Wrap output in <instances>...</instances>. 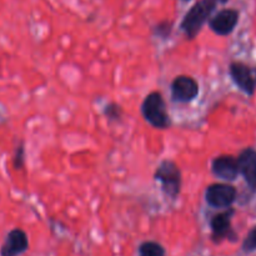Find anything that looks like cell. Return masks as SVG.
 <instances>
[{"mask_svg":"<svg viewBox=\"0 0 256 256\" xmlns=\"http://www.w3.org/2000/svg\"><path fill=\"white\" fill-rule=\"evenodd\" d=\"M216 5L218 2L215 0H198L188 10L180 22V29L182 30L186 39L194 40L199 35L202 26L212 19Z\"/></svg>","mask_w":256,"mask_h":256,"instance_id":"obj_1","label":"cell"},{"mask_svg":"<svg viewBox=\"0 0 256 256\" xmlns=\"http://www.w3.org/2000/svg\"><path fill=\"white\" fill-rule=\"evenodd\" d=\"M142 114L145 122L155 129L165 130L172 125V119L166 112V102L160 92H152L145 96L142 104Z\"/></svg>","mask_w":256,"mask_h":256,"instance_id":"obj_2","label":"cell"},{"mask_svg":"<svg viewBox=\"0 0 256 256\" xmlns=\"http://www.w3.org/2000/svg\"><path fill=\"white\" fill-rule=\"evenodd\" d=\"M154 179L160 184L162 192L170 199L175 200L182 192V170L172 160L165 159L160 162L154 174Z\"/></svg>","mask_w":256,"mask_h":256,"instance_id":"obj_3","label":"cell"},{"mask_svg":"<svg viewBox=\"0 0 256 256\" xmlns=\"http://www.w3.org/2000/svg\"><path fill=\"white\" fill-rule=\"evenodd\" d=\"M238 198L235 186L226 182L212 184L205 190V202L215 209H229Z\"/></svg>","mask_w":256,"mask_h":256,"instance_id":"obj_4","label":"cell"},{"mask_svg":"<svg viewBox=\"0 0 256 256\" xmlns=\"http://www.w3.org/2000/svg\"><path fill=\"white\" fill-rule=\"evenodd\" d=\"M235 214V210L232 208L224 210L222 212H218L210 220V228H212V240L215 244H220L224 240L229 242H236L238 235L234 232L232 225V219Z\"/></svg>","mask_w":256,"mask_h":256,"instance_id":"obj_5","label":"cell"},{"mask_svg":"<svg viewBox=\"0 0 256 256\" xmlns=\"http://www.w3.org/2000/svg\"><path fill=\"white\" fill-rule=\"evenodd\" d=\"M229 74L242 92L249 96L254 95L256 90V68L242 62H232L229 65Z\"/></svg>","mask_w":256,"mask_h":256,"instance_id":"obj_6","label":"cell"},{"mask_svg":"<svg viewBox=\"0 0 256 256\" xmlns=\"http://www.w3.org/2000/svg\"><path fill=\"white\" fill-rule=\"evenodd\" d=\"M199 95V84L188 75H179L172 82V99L175 102H190Z\"/></svg>","mask_w":256,"mask_h":256,"instance_id":"obj_7","label":"cell"},{"mask_svg":"<svg viewBox=\"0 0 256 256\" xmlns=\"http://www.w3.org/2000/svg\"><path fill=\"white\" fill-rule=\"evenodd\" d=\"M240 12L236 9H222L212 15L209 20V28L219 36L230 35L239 22Z\"/></svg>","mask_w":256,"mask_h":256,"instance_id":"obj_8","label":"cell"},{"mask_svg":"<svg viewBox=\"0 0 256 256\" xmlns=\"http://www.w3.org/2000/svg\"><path fill=\"white\" fill-rule=\"evenodd\" d=\"M212 172L218 179L234 182L240 175L238 159L232 155H219L212 162Z\"/></svg>","mask_w":256,"mask_h":256,"instance_id":"obj_9","label":"cell"},{"mask_svg":"<svg viewBox=\"0 0 256 256\" xmlns=\"http://www.w3.org/2000/svg\"><path fill=\"white\" fill-rule=\"evenodd\" d=\"M236 159L240 175H242L250 190L256 192V150L246 148L240 152Z\"/></svg>","mask_w":256,"mask_h":256,"instance_id":"obj_10","label":"cell"},{"mask_svg":"<svg viewBox=\"0 0 256 256\" xmlns=\"http://www.w3.org/2000/svg\"><path fill=\"white\" fill-rule=\"evenodd\" d=\"M29 249L28 235L22 229H12L0 250V256H19Z\"/></svg>","mask_w":256,"mask_h":256,"instance_id":"obj_11","label":"cell"},{"mask_svg":"<svg viewBox=\"0 0 256 256\" xmlns=\"http://www.w3.org/2000/svg\"><path fill=\"white\" fill-rule=\"evenodd\" d=\"M139 256H165V249L156 242H144L140 244Z\"/></svg>","mask_w":256,"mask_h":256,"instance_id":"obj_12","label":"cell"},{"mask_svg":"<svg viewBox=\"0 0 256 256\" xmlns=\"http://www.w3.org/2000/svg\"><path fill=\"white\" fill-rule=\"evenodd\" d=\"M104 115L110 122H120L122 119V115H124V110L116 102H109L106 106L104 108Z\"/></svg>","mask_w":256,"mask_h":256,"instance_id":"obj_13","label":"cell"},{"mask_svg":"<svg viewBox=\"0 0 256 256\" xmlns=\"http://www.w3.org/2000/svg\"><path fill=\"white\" fill-rule=\"evenodd\" d=\"M172 28H174V22H169V20H164V22H160L152 28V32L156 36L162 38V39H168L170 38L172 32Z\"/></svg>","mask_w":256,"mask_h":256,"instance_id":"obj_14","label":"cell"},{"mask_svg":"<svg viewBox=\"0 0 256 256\" xmlns=\"http://www.w3.org/2000/svg\"><path fill=\"white\" fill-rule=\"evenodd\" d=\"M242 250L245 252H256V226L252 228L249 232H248L246 238L242 242Z\"/></svg>","mask_w":256,"mask_h":256,"instance_id":"obj_15","label":"cell"},{"mask_svg":"<svg viewBox=\"0 0 256 256\" xmlns=\"http://www.w3.org/2000/svg\"><path fill=\"white\" fill-rule=\"evenodd\" d=\"M24 158H25V150L24 145L20 144L19 146L16 148L14 154V159H12V164H14V168L16 170H20L22 166H24Z\"/></svg>","mask_w":256,"mask_h":256,"instance_id":"obj_16","label":"cell"},{"mask_svg":"<svg viewBox=\"0 0 256 256\" xmlns=\"http://www.w3.org/2000/svg\"><path fill=\"white\" fill-rule=\"evenodd\" d=\"M215 2H216L218 4H226V2H229V0H215Z\"/></svg>","mask_w":256,"mask_h":256,"instance_id":"obj_17","label":"cell"},{"mask_svg":"<svg viewBox=\"0 0 256 256\" xmlns=\"http://www.w3.org/2000/svg\"><path fill=\"white\" fill-rule=\"evenodd\" d=\"M180 2H192V0H180Z\"/></svg>","mask_w":256,"mask_h":256,"instance_id":"obj_18","label":"cell"}]
</instances>
